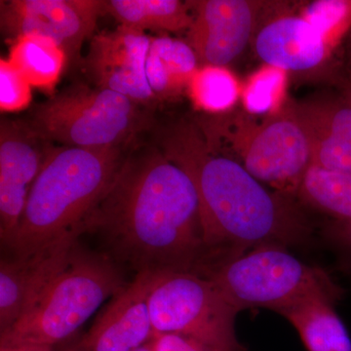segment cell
I'll return each instance as SVG.
<instances>
[{
  "label": "cell",
  "mask_w": 351,
  "mask_h": 351,
  "mask_svg": "<svg viewBox=\"0 0 351 351\" xmlns=\"http://www.w3.org/2000/svg\"><path fill=\"white\" fill-rule=\"evenodd\" d=\"M149 307L156 334L182 335L214 351H250L235 332L239 311L208 277L191 271L156 274Z\"/></svg>",
  "instance_id": "8"
},
{
  "label": "cell",
  "mask_w": 351,
  "mask_h": 351,
  "mask_svg": "<svg viewBox=\"0 0 351 351\" xmlns=\"http://www.w3.org/2000/svg\"><path fill=\"white\" fill-rule=\"evenodd\" d=\"M335 304L329 298H311L278 313L297 330L307 351H351L350 335Z\"/></svg>",
  "instance_id": "17"
},
{
  "label": "cell",
  "mask_w": 351,
  "mask_h": 351,
  "mask_svg": "<svg viewBox=\"0 0 351 351\" xmlns=\"http://www.w3.org/2000/svg\"><path fill=\"white\" fill-rule=\"evenodd\" d=\"M160 147L197 191L207 251L203 274L263 245L311 239L313 226L290 196L270 193L241 164L216 152L199 129L177 127Z\"/></svg>",
  "instance_id": "2"
},
{
  "label": "cell",
  "mask_w": 351,
  "mask_h": 351,
  "mask_svg": "<svg viewBox=\"0 0 351 351\" xmlns=\"http://www.w3.org/2000/svg\"><path fill=\"white\" fill-rule=\"evenodd\" d=\"M32 87L50 91L59 82L69 63L63 48L52 39L25 34L14 39L9 57Z\"/></svg>",
  "instance_id": "20"
},
{
  "label": "cell",
  "mask_w": 351,
  "mask_h": 351,
  "mask_svg": "<svg viewBox=\"0 0 351 351\" xmlns=\"http://www.w3.org/2000/svg\"><path fill=\"white\" fill-rule=\"evenodd\" d=\"M189 89L195 105L210 112L228 110L239 95V83L232 73L223 66H202L197 69Z\"/></svg>",
  "instance_id": "22"
},
{
  "label": "cell",
  "mask_w": 351,
  "mask_h": 351,
  "mask_svg": "<svg viewBox=\"0 0 351 351\" xmlns=\"http://www.w3.org/2000/svg\"><path fill=\"white\" fill-rule=\"evenodd\" d=\"M32 85L8 59L0 60V110L16 112L31 104Z\"/></svg>",
  "instance_id": "25"
},
{
  "label": "cell",
  "mask_w": 351,
  "mask_h": 351,
  "mask_svg": "<svg viewBox=\"0 0 351 351\" xmlns=\"http://www.w3.org/2000/svg\"><path fill=\"white\" fill-rule=\"evenodd\" d=\"M282 69H263L251 78L244 90V104L252 113L269 112L278 101L284 86Z\"/></svg>",
  "instance_id": "23"
},
{
  "label": "cell",
  "mask_w": 351,
  "mask_h": 351,
  "mask_svg": "<svg viewBox=\"0 0 351 351\" xmlns=\"http://www.w3.org/2000/svg\"><path fill=\"white\" fill-rule=\"evenodd\" d=\"M311 145V165L351 173V100L348 96L319 99L297 106Z\"/></svg>",
  "instance_id": "15"
},
{
  "label": "cell",
  "mask_w": 351,
  "mask_h": 351,
  "mask_svg": "<svg viewBox=\"0 0 351 351\" xmlns=\"http://www.w3.org/2000/svg\"><path fill=\"white\" fill-rule=\"evenodd\" d=\"M327 239L351 253V221H334L327 226Z\"/></svg>",
  "instance_id": "27"
},
{
  "label": "cell",
  "mask_w": 351,
  "mask_h": 351,
  "mask_svg": "<svg viewBox=\"0 0 351 351\" xmlns=\"http://www.w3.org/2000/svg\"><path fill=\"white\" fill-rule=\"evenodd\" d=\"M85 233L100 237L120 267L137 272L191 271L207 263L195 184L162 149L125 156Z\"/></svg>",
  "instance_id": "1"
},
{
  "label": "cell",
  "mask_w": 351,
  "mask_h": 351,
  "mask_svg": "<svg viewBox=\"0 0 351 351\" xmlns=\"http://www.w3.org/2000/svg\"><path fill=\"white\" fill-rule=\"evenodd\" d=\"M219 292L237 311H279L315 297L339 302L343 290L321 267L309 265L280 245H263L208 270Z\"/></svg>",
  "instance_id": "6"
},
{
  "label": "cell",
  "mask_w": 351,
  "mask_h": 351,
  "mask_svg": "<svg viewBox=\"0 0 351 351\" xmlns=\"http://www.w3.org/2000/svg\"><path fill=\"white\" fill-rule=\"evenodd\" d=\"M193 24L186 43L202 66H225L251 40L263 2L250 0L188 1Z\"/></svg>",
  "instance_id": "11"
},
{
  "label": "cell",
  "mask_w": 351,
  "mask_h": 351,
  "mask_svg": "<svg viewBox=\"0 0 351 351\" xmlns=\"http://www.w3.org/2000/svg\"><path fill=\"white\" fill-rule=\"evenodd\" d=\"M60 351H89V350H88L86 346L83 345L82 339H78V341H76L75 343H71V345L64 346L63 350Z\"/></svg>",
  "instance_id": "29"
},
{
  "label": "cell",
  "mask_w": 351,
  "mask_h": 351,
  "mask_svg": "<svg viewBox=\"0 0 351 351\" xmlns=\"http://www.w3.org/2000/svg\"><path fill=\"white\" fill-rule=\"evenodd\" d=\"M136 351H154V339L145 343V345L141 346V348H138Z\"/></svg>",
  "instance_id": "30"
},
{
  "label": "cell",
  "mask_w": 351,
  "mask_h": 351,
  "mask_svg": "<svg viewBox=\"0 0 351 351\" xmlns=\"http://www.w3.org/2000/svg\"><path fill=\"white\" fill-rule=\"evenodd\" d=\"M329 43L326 36L304 17L287 16L261 29L255 49L272 68L302 71L322 63Z\"/></svg>",
  "instance_id": "16"
},
{
  "label": "cell",
  "mask_w": 351,
  "mask_h": 351,
  "mask_svg": "<svg viewBox=\"0 0 351 351\" xmlns=\"http://www.w3.org/2000/svg\"><path fill=\"white\" fill-rule=\"evenodd\" d=\"M138 105L124 95L78 83L36 106L27 122L54 145L124 147L149 125V117Z\"/></svg>",
  "instance_id": "5"
},
{
  "label": "cell",
  "mask_w": 351,
  "mask_h": 351,
  "mask_svg": "<svg viewBox=\"0 0 351 351\" xmlns=\"http://www.w3.org/2000/svg\"><path fill=\"white\" fill-rule=\"evenodd\" d=\"M348 58H350V64H351V34H350V40H348Z\"/></svg>",
  "instance_id": "31"
},
{
  "label": "cell",
  "mask_w": 351,
  "mask_h": 351,
  "mask_svg": "<svg viewBox=\"0 0 351 351\" xmlns=\"http://www.w3.org/2000/svg\"><path fill=\"white\" fill-rule=\"evenodd\" d=\"M71 235L27 257L0 263V334L12 328L64 269L80 240Z\"/></svg>",
  "instance_id": "13"
},
{
  "label": "cell",
  "mask_w": 351,
  "mask_h": 351,
  "mask_svg": "<svg viewBox=\"0 0 351 351\" xmlns=\"http://www.w3.org/2000/svg\"><path fill=\"white\" fill-rule=\"evenodd\" d=\"M154 351H214L195 339L182 335L156 334Z\"/></svg>",
  "instance_id": "26"
},
{
  "label": "cell",
  "mask_w": 351,
  "mask_h": 351,
  "mask_svg": "<svg viewBox=\"0 0 351 351\" xmlns=\"http://www.w3.org/2000/svg\"><path fill=\"white\" fill-rule=\"evenodd\" d=\"M346 96H348V98H350L351 100V83H350V86L348 87V93H346Z\"/></svg>",
  "instance_id": "32"
},
{
  "label": "cell",
  "mask_w": 351,
  "mask_h": 351,
  "mask_svg": "<svg viewBox=\"0 0 351 351\" xmlns=\"http://www.w3.org/2000/svg\"><path fill=\"white\" fill-rule=\"evenodd\" d=\"M0 351H55V348L27 343V345L0 346Z\"/></svg>",
  "instance_id": "28"
},
{
  "label": "cell",
  "mask_w": 351,
  "mask_h": 351,
  "mask_svg": "<svg viewBox=\"0 0 351 351\" xmlns=\"http://www.w3.org/2000/svg\"><path fill=\"white\" fill-rule=\"evenodd\" d=\"M54 147L27 120H1L0 239L4 249L12 243L32 186Z\"/></svg>",
  "instance_id": "10"
},
{
  "label": "cell",
  "mask_w": 351,
  "mask_h": 351,
  "mask_svg": "<svg viewBox=\"0 0 351 351\" xmlns=\"http://www.w3.org/2000/svg\"><path fill=\"white\" fill-rule=\"evenodd\" d=\"M156 274L142 272L112 298L82 338L89 351H136L156 337L149 295Z\"/></svg>",
  "instance_id": "14"
},
{
  "label": "cell",
  "mask_w": 351,
  "mask_h": 351,
  "mask_svg": "<svg viewBox=\"0 0 351 351\" xmlns=\"http://www.w3.org/2000/svg\"><path fill=\"white\" fill-rule=\"evenodd\" d=\"M197 64L195 53L184 41L169 36L152 38L145 75L154 97L166 98L189 86Z\"/></svg>",
  "instance_id": "18"
},
{
  "label": "cell",
  "mask_w": 351,
  "mask_h": 351,
  "mask_svg": "<svg viewBox=\"0 0 351 351\" xmlns=\"http://www.w3.org/2000/svg\"><path fill=\"white\" fill-rule=\"evenodd\" d=\"M2 32L12 39L38 34L59 44L69 63L80 59L83 43L93 38L105 0H8L0 2Z\"/></svg>",
  "instance_id": "9"
},
{
  "label": "cell",
  "mask_w": 351,
  "mask_h": 351,
  "mask_svg": "<svg viewBox=\"0 0 351 351\" xmlns=\"http://www.w3.org/2000/svg\"><path fill=\"white\" fill-rule=\"evenodd\" d=\"M152 38L144 32L119 25L95 34L84 59L93 85L110 90L138 104L154 100L145 62Z\"/></svg>",
  "instance_id": "12"
},
{
  "label": "cell",
  "mask_w": 351,
  "mask_h": 351,
  "mask_svg": "<svg viewBox=\"0 0 351 351\" xmlns=\"http://www.w3.org/2000/svg\"><path fill=\"white\" fill-rule=\"evenodd\" d=\"M105 13L119 25L144 32L188 31L193 20L188 2L179 0H108Z\"/></svg>",
  "instance_id": "19"
},
{
  "label": "cell",
  "mask_w": 351,
  "mask_h": 351,
  "mask_svg": "<svg viewBox=\"0 0 351 351\" xmlns=\"http://www.w3.org/2000/svg\"><path fill=\"white\" fill-rule=\"evenodd\" d=\"M328 40H337L351 25V1L330 0L314 2L306 9L304 16Z\"/></svg>",
  "instance_id": "24"
},
{
  "label": "cell",
  "mask_w": 351,
  "mask_h": 351,
  "mask_svg": "<svg viewBox=\"0 0 351 351\" xmlns=\"http://www.w3.org/2000/svg\"><path fill=\"white\" fill-rule=\"evenodd\" d=\"M204 136L217 149L232 152L234 160L258 181L269 184L283 195L298 193L311 165V141L294 112L263 123L249 119L219 121Z\"/></svg>",
  "instance_id": "7"
},
{
  "label": "cell",
  "mask_w": 351,
  "mask_h": 351,
  "mask_svg": "<svg viewBox=\"0 0 351 351\" xmlns=\"http://www.w3.org/2000/svg\"><path fill=\"white\" fill-rule=\"evenodd\" d=\"M123 147L78 149L55 145L31 189L12 243L13 257H27L85 225L123 163Z\"/></svg>",
  "instance_id": "3"
},
{
  "label": "cell",
  "mask_w": 351,
  "mask_h": 351,
  "mask_svg": "<svg viewBox=\"0 0 351 351\" xmlns=\"http://www.w3.org/2000/svg\"><path fill=\"white\" fill-rule=\"evenodd\" d=\"M298 195L335 221H351V173L311 165Z\"/></svg>",
  "instance_id": "21"
},
{
  "label": "cell",
  "mask_w": 351,
  "mask_h": 351,
  "mask_svg": "<svg viewBox=\"0 0 351 351\" xmlns=\"http://www.w3.org/2000/svg\"><path fill=\"white\" fill-rule=\"evenodd\" d=\"M123 269L104 252L75 245L64 269L32 308L8 331L0 346H55L73 338L103 302L126 287Z\"/></svg>",
  "instance_id": "4"
}]
</instances>
